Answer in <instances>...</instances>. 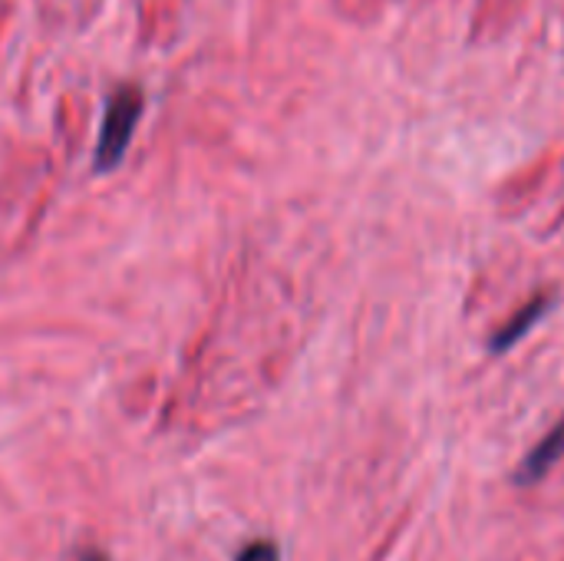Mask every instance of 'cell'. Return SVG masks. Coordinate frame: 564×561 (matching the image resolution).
Here are the masks:
<instances>
[{
  "mask_svg": "<svg viewBox=\"0 0 564 561\" xmlns=\"http://www.w3.org/2000/svg\"><path fill=\"white\" fill-rule=\"evenodd\" d=\"M564 456V420H558L545 436H542V443L525 456V463L519 466V473H516V483L519 486H535V483H542L555 466H558V460Z\"/></svg>",
  "mask_w": 564,
  "mask_h": 561,
  "instance_id": "3957f363",
  "label": "cell"
},
{
  "mask_svg": "<svg viewBox=\"0 0 564 561\" xmlns=\"http://www.w3.org/2000/svg\"><path fill=\"white\" fill-rule=\"evenodd\" d=\"M555 308V298L552 294H535L532 301H525L492 337H489V350L492 354H506V350H512L535 324H542V317L549 314Z\"/></svg>",
  "mask_w": 564,
  "mask_h": 561,
  "instance_id": "7a4b0ae2",
  "label": "cell"
},
{
  "mask_svg": "<svg viewBox=\"0 0 564 561\" xmlns=\"http://www.w3.org/2000/svg\"><path fill=\"white\" fill-rule=\"evenodd\" d=\"M76 561H109V559H106V555H99V552H83Z\"/></svg>",
  "mask_w": 564,
  "mask_h": 561,
  "instance_id": "5b68a950",
  "label": "cell"
},
{
  "mask_svg": "<svg viewBox=\"0 0 564 561\" xmlns=\"http://www.w3.org/2000/svg\"><path fill=\"white\" fill-rule=\"evenodd\" d=\"M142 106H145V96L132 83L119 86L109 96L106 116H102V126H99V142H96V169L99 172H112L126 159L132 132H135V126L142 119Z\"/></svg>",
  "mask_w": 564,
  "mask_h": 561,
  "instance_id": "6da1fadb",
  "label": "cell"
},
{
  "mask_svg": "<svg viewBox=\"0 0 564 561\" xmlns=\"http://www.w3.org/2000/svg\"><path fill=\"white\" fill-rule=\"evenodd\" d=\"M235 561H281V549L271 539H254L235 555Z\"/></svg>",
  "mask_w": 564,
  "mask_h": 561,
  "instance_id": "277c9868",
  "label": "cell"
}]
</instances>
